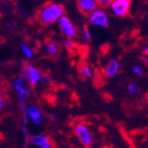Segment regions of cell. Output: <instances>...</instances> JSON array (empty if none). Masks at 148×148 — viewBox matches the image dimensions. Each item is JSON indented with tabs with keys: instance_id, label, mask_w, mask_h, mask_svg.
<instances>
[{
	"instance_id": "obj_21",
	"label": "cell",
	"mask_w": 148,
	"mask_h": 148,
	"mask_svg": "<svg viewBox=\"0 0 148 148\" xmlns=\"http://www.w3.org/2000/svg\"><path fill=\"white\" fill-rule=\"evenodd\" d=\"M19 13H20V15L22 16H24V17H25V18H28L29 17V13L27 12V10L25 9V8H23V6H21L20 8H19Z\"/></svg>"
},
{
	"instance_id": "obj_23",
	"label": "cell",
	"mask_w": 148,
	"mask_h": 148,
	"mask_svg": "<svg viewBox=\"0 0 148 148\" xmlns=\"http://www.w3.org/2000/svg\"><path fill=\"white\" fill-rule=\"evenodd\" d=\"M140 61H141V63H142L144 66H146L147 64H148V58H147L146 55H144V56H141V58H140Z\"/></svg>"
},
{
	"instance_id": "obj_2",
	"label": "cell",
	"mask_w": 148,
	"mask_h": 148,
	"mask_svg": "<svg viewBox=\"0 0 148 148\" xmlns=\"http://www.w3.org/2000/svg\"><path fill=\"white\" fill-rule=\"evenodd\" d=\"M12 87L16 92L17 99L19 102H27V98L29 97V95L31 94L32 88L25 77H23L22 75L16 77L12 81Z\"/></svg>"
},
{
	"instance_id": "obj_16",
	"label": "cell",
	"mask_w": 148,
	"mask_h": 148,
	"mask_svg": "<svg viewBox=\"0 0 148 148\" xmlns=\"http://www.w3.org/2000/svg\"><path fill=\"white\" fill-rule=\"evenodd\" d=\"M127 90H128V93H129L130 95H136L140 92V86L137 85L136 83L131 82L127 86Z\"/></svg>"
},
{
	"instance_id": "obj_4",
	"label": "cell",
	"mask_w": 148,
	"mask_h": 148,
	"mask_svg": "<svg viewBox=\"0 0 148 148\" xmlns=\"http://www.w3.org/2000/svg\"><path fill=\"white\" fill-rule=\"evenodd\" d=\"M88 22L95 27L106 28L109 25L108 15L104 9L97 8L88 15Z\"/></svg>"
},
{
	"instance_id": "obj_22",
	"label": "cell",
	"mask_w": 148,
	"mask_h": 148,
	"mask_svg": "<svg viewBox=\"0 0 148 148\" xmlns=\"http://www.w3.org/2000/svg\"><path fill=\"white\" fill-rule=\"evenodd\" d=\"M4 107H5V99L2 95V92L0 91V113L3 111Z\"/></svg>"
},
{
	"instance_id": "obj_10",
	"label": "cell",
	"mask_w": 148,
	"mask_h": 148,
	"mask_svg": "<svg viewBox=\"0 0 148 148\" xmlns=\"http://www.w3.org/2000/svg\"><path fill=\"white\" fill-rule=\"evenodd\" d=\"M120 72V63L117 59L113 58L109 60L104 67V74L106 77L114 78Z\"/></svg>"
},
{
	"instance_id": "obj_14",
	"label": "cell",
	"mask_w": 148,
	"mask_h": 148,
	"mask_svg": "<svg viewBox=\"0 0 148 148\" xmlns=\"http://www.w3.org/2000/svg\"><path fill=\"white\" fill-rule=\"evenodd\" d=\"M80 74L87 79H92L94 77V71L89 65H83L80 67Z\"/></svg>"
},
{
	"instance_id": "obj_9",
	"label": "cell",
	"mask_w": 148,
	"mask_h": 148,
	"mask_svg": "<svg viewBox=\"0 0 148 148\" xmlns=\"http://www.w3.org/2000/svg\"><path fill=\"white\" fill-rule=\"evenodd\" d=\"M29 145L39 147V148H52V143H51L50 137L46 134H36L30 136L28 139Z\"/></svg>"
},
{
	"instance_id": "obj_18",
	"label": "cell",
	"mask_w": 148,
	"mask_h": 148,
	"mask_svg": "<svg viewBox=\"0 0 148 148\" xmlns=\"http://www.w3.org/2000/svg\"><path fill=\"white\" fill-rule=\"evenodd\" d=\"M40 83H42L45 86H49L52 83V77L49 75H42L40 78Z\"/></svg>"
},
{
	"instance_id": "obj_19",
	"label": "cell",
	"mask_w": 148,
	"mask_h": 148,
	"mask_svg": "<svg viewBox=\"0 0 148 148\" xmlns=\"http://www.w3.org/2000/svg\"><path fill=\"white\" fill-rule=\"evenodd\" d=\"M133 72H134V74H136V75H139V76L144 75V70H143V68L141 67V66H137V65L133 66Z\"/></svg>"
},
{
	"instance_id": "obj_13",
	"label": "cell",
	"mask_w": 148,
	"mask_h": 148,
	"mask_svg": "<svg viewBox=\"0 0 148 148\" xmlns=\"http://www.w3.org/2000/svg\"><path fill=\"white\" fill-rule=\"evenodd\" d=\"M20 47H21V52L27 60H30L34 56V50L27 44L22 42L20 45Z\"/></svg>"
},
{
	"instance_id": "obj_25",
	"label": "cell",
	"mask_w": 148,
	"mask_h": 148,
	"mask_svg": "<svg viewBox=\"0 0 148 148\" xmlns=\"http://www.w3.org/2000/svg\"><path fill=\"white\" fill-rule=\"evenodd\" d=\"M142 52H143L144 55H146V56H147V54H148V47H147V46H144V47H143Z\"/></svg>"
},
{
	"instance_id": "obj_8",
	"label": "cell",
	"mask_w": 148,
	"mask_h": 148,
	"mask_svg": "<svg viewBox=\"0 0 148 148\" xmlns=\"http://www.w3.org/2000/svg\"><path fill=\"white\" fill-rule=\"evenodd\" d=\"M25 114H27L28 120L31 123L36 125L40 126L44 123L43 113L40 107L36 105H30L25 108Z\"/></svg>"
},
{
	"instance_id": "obj_20",
	"label": "cell",
	"mask_w": 148,
	"mask_h": 148,
	"mask_svg": "<svg viewBox=\"0 0 148 148\" xmlns=\"http://www.w3.org/2000/svg\"><path fill=\"white\" fill-rule=\"evenodd\" d=\"M113 1L114 0H97L98 5L102 6V8H107Z\"/></svg>"
},
{
	"instance_id": "obj_3",
	"label": "cell",
	"mask_w": 148,
	"mask_h": 148,
	"mask_svg": "<svg viewBox=\"0 0 148 148\" xmlns=\"http://www.w3.org/2000/svg\"><path fill=\"white\" fill-rule=\"evenodd\" d=\"M74 132L75 136L77 139L79 140L80 144L84 147H91L93 145V134L92 131L90 130V128L85 125V124H77L75 128H74Z\"/></svg>"
},
{
	"instance_id": "obj_7",
	"label": "cell",
	"mask_w": 148,
	"mask_h": 148,
	"mask_svg": "<svg viewBox=\"0 0 148 148\" xmlns=\"http://www.w3.org/2000/svg\"><path fill=\"white\" fill-rule=\"evenodd\" d=\"M21 75L27 79V81L31 86H35L37 84L40 83L42 73L38 68H36L33 65L28 64V65H25V67L23 68V72Z\"/></svg>"
},
{
	"instance_id": "obj_12",
	"label": "cell",
	"mask_w": 148,
	"mask_h": 148,
	"mask_svg": "<svg viewBox=\"0 0 148 148\" xmlns=\"http://www.w3.org/2000/svg\"><path fill=\"white\" fill-rule=\"evenodd\" d=\"M45 51L46 53L49 56H56L59 52V47L57 43L54 42V41H51L49 43H47L45 47Z\"/></svg>"
},
{
	"instance_id": "obj_17",
	"label": "cell",
	"mask_w": 148,
	"mask_h": 148,
	"mask_svg": "<svg viewBox=\"0 0 148 148\" xmlns=\"http://www.w3.org/2000/svg\"><path fill=\"white\" fill-rule=\"evenodd\" d=\"M64 47H65L67 51H73L75 47V43L73 38H66L63 42Z\"/></svg>"
},
{
	"instance_id": "obj_11",
	"label": "cell",
	"mask_w": 148,
	"mask_h": 148,
	"mask_svg": "<svg viewBox=\"0 0 148 148\" xmlns=\"http://www.w3.org/2000/svg\"><path fill=\"white\" fill-rule=\"evenodd\" d=\"M77 6L84 15H89L99 6L97 0H76Z\"/></svg>"
},
{
	"instance_id": "obj_24",
	"label": "cell",
	"mask_w": 148,
	"mask_h": 148,
	"mask_svg": "<svg viewBox=\"0 0 148 148\" xmlns=\"http://www.w3.org/2000/svg\"><path fill=\"white\" fill-rule=\"evenodd\" d=\"M8 27L10 29H14V28L16 27V25H15L14 22H12V21H11V22H8Z\"/></svg>"
},
{
	"instance_id": "obj_5",
	"label": "cell",
	"mask_w": 148,
	"mask_h": 148,
	"mask_svg": "<svg viewBox=\"0 0 148 148\" xmlns=\"http://www.w3.org/2000/svg\"><path fill=\"white\" fill-rule=\"evenodd\" d=\"M132 6V0H114L109 5L111 13L116 17H125L129 13Z\"/></svg>"
},
{
	"instance_id": "obj_1",
	"label": "cell",
	"mask_w": 148,
	"mask_h": 148,
	"mask_svg": "<svg viewBox=\"0 0 148 148\" xmlns=\"http://www.w3.org/2000/svg\"><path fill=\"white\" fill-rule=\"evenodd\" d=\"M66 15L64 6L57 3H48L45 5L38 14V18L44 25H53L58 21V19Z\"/></svg>"
},
{
	"instance_id": "obj_6",
	"label": "cell",
	"mask_w": 148,
	"mask_h": 148,
	"mask_svg": "<svg viewBox=\"0 0 148 148\" xmlns=\"http://www.w3.org/2000/svg\"><path fill=\"white\" fill-rule=\"evenodd\" d=\"M58 27L62 34L67 38H75L78 34V30L74 23L71 21V19L67 17L66 15H64L58 19Z\"/></svg>"
},
{
	"instance_id": "obj_15",
	"label": "cell",
	"mask_w": 148,
	"mask_h": 148,
	"mask_svg": "<svg viewBox=\"0 0 148 148\" xmlns=\"http://www.w3.org/2000/svg\"><path fill=\"white\" fill-rule=\"evenodd\" d=\"M82 38L84 42L86 45H90L92 42V36H91V32H90L89 28L87 27H84L82 29Z\"/></svg>"
}]
</instances>
